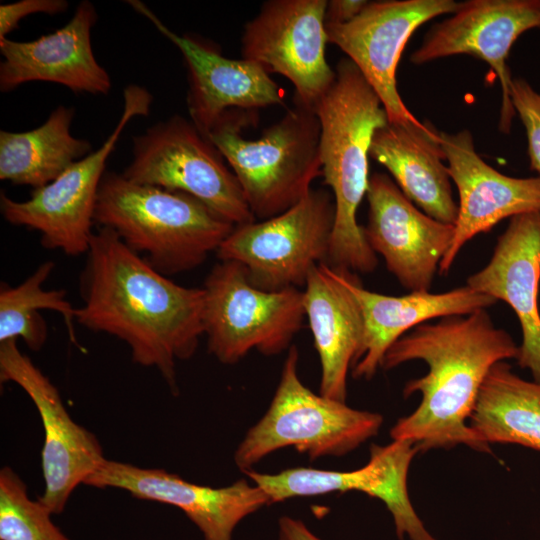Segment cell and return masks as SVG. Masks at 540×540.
<instances>
[{"label":"cell","mask_w":540,"mask_h":540,"mask_svg":"<svg viewBox=\"0 0 540 540\" xmlns=\"http://www.w3.org/2000/svg\"><path fill=\"white\" fill-rule=\"evenodd\" d=\"M81 326L125 342L133 362L157 369L178 391L177 361L191 358L204 335L203 288L155 270L109 228L93 232L80 275Z\"/></svg>","instance_id":"obj_1"},{"label":"cell","mask_w":540,"mask_h":540,"mask_svg":"<svg viewBox=\"0 0 540 540\" xmlns=\"http://www.w3.org/2000/svg\"><path fill=\"white\" fill-rule=\"evenodd\" d=\"M518 350L512 336L494 325L486 309L425 322L407 332L387 350L381 368L422 360L428 372L406 382L404 397L417 392L421 401L391 428L392 440L411 441L419 451L466 445L490 453V445L469 420L490 369L516 359Z\"/></svg>","instance_id":"obj_2"},{"label":"cell","mask_w":540,"mask_h":540,"mask_svg":"<svg viewBox=\"0 0 540 540\" xmlns=\"http://www.w3.org/2000/svg\"><path fill=\"white\" fill-rule=\"evenodd\" d=\"M335 80L315 107L321 125L324 184L333 192L335 218L325 262L352 273H370L378 264L357 210L369 187V150L375 131L388 123L370 84L349 59H341Z\"/></svg>","instance_id":"obj_3"},{"label":"cell","mask_w":540,"mask_h":540,"mask_svg":"<svg viewBox=\"0 0 540 540\" xmlns=\"http://www.w3.org/2000/svg\"><path fill=\"white\" fill-rule=\"evenodd\" d=\"M94 224L114 231L168 277L200 266L235 227L186 193L134 183L115 172L102 178Z\"/></svg>","instance_id":"obj_4"},{"label":"cell","mask_w":540,"mask_h":540,"mask_svg":"<svg viewBox=\"0 0 540 540\" xmlns=\"http://www.w3.org/2000/svg\"><path fill=\"white\" fill-rule=\"evenodd\" d=\"M252 112L225 114L208 134L235 174L255 218L277 216L312 189L322 176L321 125L314 108L294 101V107L264 130L258 139L242 137Z\"/></svg>","instance_id":"obj_5"},{"label":"cell","mask_w":540,"mask_h":540,"mask_svg":"<svg viewBox=\"0 0 540 540\" xmlns=\"http://www.w3.org/2000/svg\"><path fill=\"white\" fill-rule=\"evenodd\" d=\"M298 357L292 345L268 410L234 453V462L243 473L286 447L311 460L344 456L377 435L383 424L379 413L357 410L311 391L298 376Z\"/></svg>","instance_id":"obj_6"},{"label":"cell","mask_w":540,"mask_h":540,"mask_svg":"<svg viewBox=\"0 0 540 540\" xmlns=\"http://www.w3.org/2000/svg\"><path fill=\"white\" fill-rule=\"evenodd\" d=\"M202 288L208 351L223 364H234L251 350L280 354L302 328L303 291L257 288L236 261L219 260Z\"/></svg>","instance_id":"obj_7"},{"label":"cell","mask_w":540,"mask_h":540,"mask_svg":"<svg viewBox=\"0 0 540 540\" xmlns=\"http://www.w3.org/2000/svg\"><path fill=\"white\" fill-rule=\"evenodd\" d=\"M132 154L121 173L129 181L186 193L235 226L255 221L235 174L191 120L155 123L133 138Z\"/></svg>","instance_id":"obj_8"},{"label":"cell","mask_w":540,"mask_h":540,"mask_svg":"<svg viewBox=\"0 0 540 540\" xmlns=\"http://www.w3.org/2000/svg\"><path fill=\"white\" fill-rule=\"evenodd\" d=\"M334 218L330 193L311 189L277 216L235 226L218 248V259L240 263L262 290L299 289L311 270L327 261Z\"/></svg>","instance_id":"obj_9"},{"label":"cell","mask_w":540,"mask_h":540,"mask_svg":"<svg viewBox=\"0 0 540 540\" xmlns=\"http://www.w3.org/2000/svg\"><path fill=\"white\" fill-rule=\"evenodd\" d=\"M123 97L122 115L101 147L73 163L51 183L34 189L28 200L16 201L1 193V213L7 222L38 231L45 248L69 256L88 252L106 162L127 123L150 112L152 96L145 88L128 85Z\"/></svg>","instance_id":"obj_10"},{"label":"cell","mask_w":540,"mask_h":540,"mask_svg":"<svg viewBox=\"0 0 540 540\" xmlns=\"http://www.w3.org/2000/svg\"><path fill=\"white\" fill-rule=\"evenodd\" d=\"M458 6L453 0L375 1L347 23L325 25L328 43L338 46L357 66L378 95L388 123L423 131L433 127L420 122L404 104L396 69L411 35L432 18L454 13Z\"/></svg>","instance_id":"obj_11"},{"label":"cell","mask_w":540,"mask_h":540,"mask_svg":"<svg viewBox=\"0 0 540 540\" xmlns=\"http://www.w3.org/2000/svg\"><path fill=\"white\" fill-rule=\"evenodd\" d=\"M326 7V0L266 1L241 39L243 59L286 77L294 101L314 109L336 77L325 56Z\"/></svg>","instance_id":"obj_12"},{"label":"cell","mask_w":540,"mask_h":540,"mask_svg":"<svg viewBox=\"0 0 540 540\" xmlns=\"http://www.w3.org/2000/svg\"><path fill=\"white\" fill-rule=\"evenodd\" d=\"M0 380L22 388L39 413L44 430V491L38 499L53 514H60L73 491L106 459L102 446L71 418L57 387L20 351L16 339L0 342Z\"/></svg>","instance_id":"obj_13"},{"label":"cell","mask_w":540,"mask_h":540,"mask_svg":"<svg viewBox=\"0 0 540 540\" xmlns=\"http://www.w3.org/2000/svg\"><path fill=\"white\" fill-rule=\"evenodd\" d=\"M418 452L411 441L392 440L384 446L371 445L368 463L353 471L298 467L277 474L252 469L244 473L265 492L270 504L331 492H363L385 504L398 539L438 540L427 530L409 497L408 472Z\"/></svg>","instance_id":"obj_14"},{"label":"cell","mask_w":540,"mask_h":540,"mask_svg":"<svg viewBox=\"0 0 540 540\" xmlns=\"http://www.w3.org/2000/svg\"><path fill=\"white\" fill-rule=\"evenodd\" d=\"M540 28V0H468L453 15L435 24L410 57L425 64L468 54L489 64L502 89L499 130L509 133L516 114L510 97L512 77L507 58L516 39Z\"/></svg>","instance_id":"obj_15"},{"label":"cell","mask_w":540,"mask_h":540,"mask_svg":"<svg viewBox=\"0 0 540 540\" xmlns=\"http://www.w3.org/2000/svg\"><path fill=\"white\" fill-rule=\"evenodd\" d=\"M365 238L390 273L410 292L429 291L454 236V225L419 210L384 173H374L367 191Z\"/></svg>","instance_id":"obj_16"},{"label":"cell","mask_w":540,"mask_h":540,"mask_svg":"<svg viewBox=\"0 0 540 540\" xmlns=\"http://www.w3.org/2000/svg\"><path fill=\"white\" fill-rule=\"evenodd\" d=\"M84 485L117 488L133 497L179 508L199 529L203 540H232L238 524L270 505L265 492L240 479L214 488L198 485L159 468H143L105 459Z\"/></svg>","instance_id":"obj_17"},{"label":"cell","mask_w":540,"mask_h":540,"mask_svg":"<svg viewBox=\"0 0 540 540\" xmlns=\"http://www.w3.org/2000/svg\"><path fill=\"white\" fill-rule=\"evenodd\" d=\"M128 3L183 55L188 71V112L192 123L206 138L230 111H253L283 104L281 88L259 64L226 58L204 41L171 31L143 2Z\"/></svg>","instance_id":"obj_18"},{"label":"cell","mask_w":540,"mask_h":540,"mask_svg":"<svg viewBox=\"0 0 540 540\" xmlns=\"http://www.w3.org/2000/svg\"><path fill=\"white\" fill-rule=\"evenodd\" d=\"M448 173L458 194L452 243L439 265L447 275L462 247L505 218L540 212V176L515 178L489 166L476 153L470 131L439 132Z\"/></svg>","instance_id":"obj_19"},{"label":"cell","mask_w":540,"mask_h":540,"mask_svg":"<svg viewBox=\"0 0 540 540\" xmlns=\"http://www.w3.org/2000/svg\"><path fill=\"white\" fill-rule=\"evenodd\" d=\"M96 21L94 5L83 0L70 21L53 33L27 42L0 38V90L9 92L26 82L47 81L74 93L108 94L110 76L97 62L91 44Z\"/></svg>","instance_id":"obj_20"},{"label":"cell","mask_w":540,"mask_h":540,"mask_svg":"<svg viewBox=\"0 0 540 540\" xmlns=\"http://www.w3.org/2000/svg\"><path fill=\"white\" fill-rule=\"evenodd\" d=\"M540 212L510 218L488 264L467 278L471 289L506 302L522 331L517 363L540 382Z\"/></svg>","instance_id":"obj_21"},{"label":"cell","mask_w":540,"mask_h":540,"mask_svg":"<svg viewBox=\"0 0 540 540\" xmlns=\"http://www.w3.org/2000/svg\"><path fill=\"white\" fill-rule=\"evenodd\" d=\"M335 270L356 298L363 319L362 340L352 365L354 378L371 379L392 344L416 326L434 318L471 314L497 302L467 285L443 293L389 296L365 289L355 273Z\"/></svg>","instance_id":"obj_22"},{"label":"cell","mask_w":540,"mask_h":540,"mask_svg":"<svg viewBox=\"0 0 540 540\" xmlns=\"http://www.w3.org/2000/svg\"><path fill=\"white\" fill-rule=\"evenodd\" d=\"M303 305L321 363L319 394L345 402L349 369L363 335L359 304L336 270L320 263L309 273Z\"/></svg>","instance_id":"obj_23"},{"label":"cell","mask_w":540,"mask_h":540,"mask_svg":"<svg viewBox=\"0 0 540 540\" xmlns=\"http://www.w3.org/2000/svg\"><path fill=\"white\" fill-rule=\"evenodd\" d=\"M369 156L384 166L403 194L437 221L454 225L458 205L439 132L387 123L373 135Z\"/></svg>","instance_id":"obj_24"},{"label":"cell","mask_w":540,"mask_h":540,"mask_svg":"<svg viewBox=\"0 0 540 540\" xmlns=\"http://www.w3.org/2000/svg\"><path fill=\"white\" fill-rule=\"evenodd\" d=\"M74 109L58 106L39 127L0 131V179L38 189L91 153V144L72 136Z\"/></svg>","instance_id":"obj_25"},{"label":"cell","mask_w":540,"mask_h":540,"mask_svg":"<svg viewBox=\"0 0 540 540\" xmlns=\"http://www.w3.org/2000/svg\"><path fill=\"white\" fill-rule=\"evenodd\" d=\"M487 444H516L540 452V382L528 381L506 362L496 363L480 389L469 420Z\"/></svg>","instance_id":"obj_26"},{"label":"cell","mask_w":540,"mask_h":540,"mask_svg":"<svg viewBox=\"0 0 540 540\" xmlns=\"http://www.w3.org/2000/svg\"><path fill=\"white\" fill-rule=\"evenodd\" d=\"M54 267L52 261H46L17 286L1 283L0 342L21 338L32 351H39L48 334L39 311L46 309L62 315L71 341L77 344L73 326L76 308L66 300L65 291L42 288Z\"/></svg>","instance_id":"obj_27"},{"label":"cell","mask_w":540,"mask_h":540,"mask_svg":"<svg viewBox=\"0 0 540 540\" xmlns=\"http://www.w3.org/2000/svg\"><path fill=\"white\" fill-rule=\"evenodd\" d=\"M51 510L33 500L10 467L0 470V540H70L52 521Z\"/></svg>","instance_id":"obj_28"},{"label":"cell","mask_w":540,"mask_h":540,"mask_svg":"<svg viewBox=\"0 0 540 540\" xmlns=\"http://www.w3.org/2000/svg\"><path fill=\"white\" fill-rule=\"evenodd\" d=\"M510 97L527 135L530 168L540 174V92L522 78H512Z\"/></svg>","instance_id":"obj_29"},{"label":"cell","mask_w":540,"mask_h":540,"mask_svg":"<svg viewBox=\"0 0 540 540\" xmlns=\"http://www.w3.org/2000/svg\"><path fill=\"white\" fill-rule=\"evenodd\" d=\"M68 7L65 0H21L0 5V38L18 28L19 21L34 13L49 15L64 12Z\"/></svg>","instance_id":"obj_30"},{"label":"cell","mask_w":540,"mask_h":540,"mask_svg":"<svg viewBox=\"0 0 540 540\" xmlns=\"http://www.w3.org/2000/svg\"><path fill=\"white\" fill-rule=\"evenodd\" d=\"M367 4L368 1L364 0L327 1L325 25L344 24L353 20Z\"/></svg>","instance_id":"obj_31"},{"label":"cell","mask_w":540,"mask_h":540,"mask_svg":"<svg viewBox=\"0 0 540 540\" xmlns=\"http://www.w3.org/2000/svg\"><path fill=\"white\" fill-rule=\"evenodd\" d=\"M277 540H322L301 519L288 515L278 520Z\"/></svg>","instance_id":"obj_32"}]
</instances>
